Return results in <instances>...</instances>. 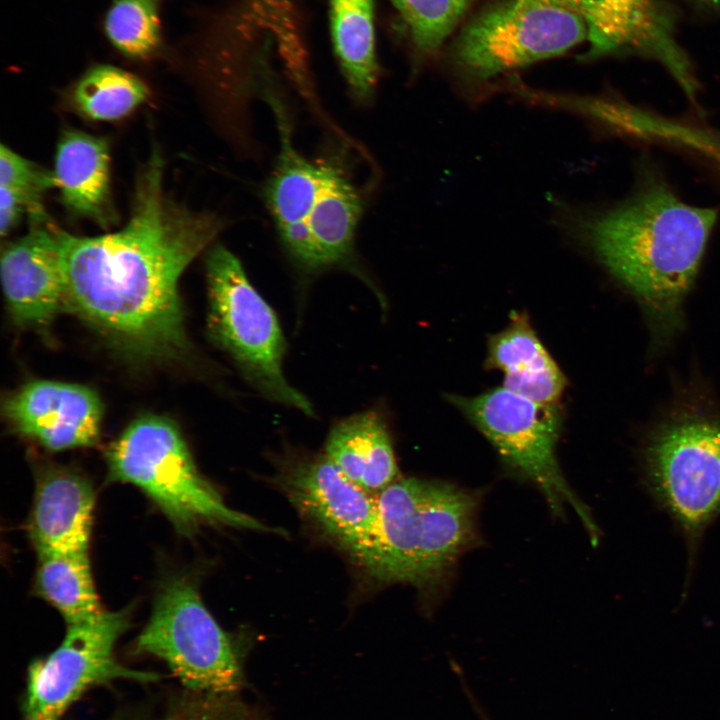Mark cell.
I'll return each instance as SVG.
<instances>
[{"label":"cell","instance_id":"obj_7","mask_svg":"<svg viewBox=\"0 0 720 720\" xmlns=\"http://www.w3.org/2000/svg\"><path fill=\"white\" fill-rule=\"evenodd\" d=\"M447 399L489 440L510 471L542 492L552 512L561 515L566 505L576 511L597 544L599 529L557 461L562 419L557 404H540L503 386L472 397L448 395Z\"/></svg>","mask_w":720,"mask_h":720},{"label":"cell","instance_id":"obj_4","mask_svg":"<svg viewBox=\"0 0 720 720\" xmlns=\"http://www.w3.org/2000/svg\"><path fill=\"white\" fill-rule=\"evenodd\" d=\"M478 499L447 482L395 480L376 494V556L369 572L386 582L439 589L475 543Z\"/></svg>","mask_w":720,"mask_h":720},{"label":"cell","instance_id":"obj_12","mask_svg":"<svg viewBox=\"0 0 720 720\" xmlns=\"http://www.w3.org/2000/svg\"><path fill=\"white\" fill-rule=\"evenodd\" d=\"M587 30L583 60L629 54L661 64L698 107L693 64L678 42L672 9L661 0H564Z\"/></svg>","mask_w":720,"mask_h":720},{"label":"cell","instance_id":"obj_1","mask_svg":"<svg viewBox=\"0 0 720 720\" xmlns=\"http://www.w3.org/2000/svg\"><path fill=\"white\" fill-rule=\"evenodd\" d=\"M163 170L153 151L137 176L122 229L95 237L61 231L66 311L128 354L147 359L185 353L178 283L225 226L219 216L170 198Z\"/></svg>","mask_w":720,"mask_h":720},{"label":"cell","instance_id":"obj_28","mask_svg":"<svg viewBox=\"0 0 720 720\" xmlns=\"http://www.w3.org/2000/svg\"><path fill=\"white\" fill-rule=\"evenodd\" d=\"M698 5L717 8L720 7V0H690Z\"/></svg>","mask_w":720,"mask_h":720},{"label":"cell","instance_id":"obj_23","mask_svg":"<svg viewBox=\"0 0 720 720\" xmlns=\"http://www.w3.org/2000/svg\"><path fill=\"white\" fill-rule=\"evenodd\" d=\"M104 28L123 54L133 58L151 55L160 42L158 0H114Z\"/></svg>","mask_w":720,"mask_h":720},{"label":"cell","instance_id":"obj_13","mask_svg":"<svg viewBox=\"0 0 720 720\" xmlns=\"http://www.w3.org/2000/svg\"><path fill=\"white\" fill-rule=\"evenodd\" d=\"M285 486L293 503L369 571L377 544L376 497L320 455L289 465Z\"/></svg>","mask_w":720,"mask_h":720},{"label":"cell","instance_id":"obj_8","mask_svg":"<svg viewBox=\"0 0 720 720\" xmlns=\"http://www.w3.org/2000/svg\"><path fill=\"white\" fill-rule=\"evenodd\" d=\"M587 39L573 11L542 0H501L461 30L451 62L461 81L480 86L535 62L564 54Z\"/></svg>","mask_w":720,"mask_h":720},{"label":"cell","instance_id":"obj_3","mask_svg":"<svg viewBox=\"0 0 720 720\" xmlns=\"http://www.w3.org/2000/svg\"><path fill=\"white\" fill-rule=\"evenodd\" d=\"M277 122L280 149L264 198L282 247L306 274L351 266L363 209L359 190L345 166L303 155L287 119Z\"/></svg>","mask_w":720,"mask_h":720},{"label":"cell","instance_id":"obj_16","mask_svg":"<svg viewBox=\"0 0 720 720\" xmlns=\"http://www.w3.org/2000/svg\"><path fill=\"white\" fill-rule=\"evenodd\" d=\"M94 506L93 488L84 477L59 467L43 471L29 521L37 554L89 553Z\"/></svg>","mask_w":720,"mask_h":720},{"label":"cell","instance_id":"obj_27","mask_svg":"<svg viewBox=\"0 0 720 720\" xmlns=\"http://www.w3.org/2000/svg\"><path fill=\"white\" fill-rule=\"evenodd\" d=\"M688 145L691 152L720 170V130L696 126L690 133Z\"/></svg>","mask_w":720,"mask_h":720},{"label":"cell","instance_id":"obj_26","mask_svg":"<svg viewBox=\"0 0 720 720\" xmlns=\"http://www.w3.org/2000/svg\"><path fill=\"white\" fill-rule=\"evenodd\" d=\"M231 696L185 690L160 720H247Z\"/></svg>","mask_w":720,"mask_h":720},{"label":"cell","instance_id":"obj_18","mask_svg":"<svg viewBox=\"0 0 720 720\" xmlns=\"http://www.w3.org/2000/svg\"><path fill=\"white\" fill-rule=\"evenodd\" d=\"M325 455L353 483L379 493L398 479V467L387 426L376 412L346 417L329 431Z\"/></svg>","mask_w":720,"mask_h":720},{"label":"cell","instance_id":"obj_10","mask_svg":"<svg viewBox=\"0 0 720 720\" xmlns=\"http://www.w3.org/2000/svg\"><path fill=\"white\" fill-rule=\"evenodd\" d=\"M643 458L649 492L685 539L690 576L703 534L720 515V421L689 416L667 424Z\"/></svg>","mask_w":720,"mask_h":720},{"label":"cell","instance_id":"obj_25","mask_svg":"<svg viewBox=\"0 0 720 720\" xmlns=\"http://www.w3.org/2000/svg\"><path fill=\"white\" fill-rule=\"evenodd\" d=\"M0 187L12 189L43 206L44 194L56 187V182L53 173L1 144Z\"/></svg>","mask_w":720,"mask_h":720},{"label":"cell","instance_id":"obj_5","mask_svg":"<svg viewBox=\"0 0 720 720\" xmlns=\"http://www.w3.org/2000/svg\"><path fill=\"white\" fill-rule=\"evenodd\" d=\"M106 455L110 478L141 489L183 534L203 523L265 529L225 504L198 471L178 427L166 417L136 419Z\"/></svg>","mask_w":720,"mask_h":720},{"label":"cell","instance_id":"obj_19","mask_svg":"<svg viewBox=\"0 0 720 720\" xmlns=\"http://www.w3.org/2000/svg\"><path fill=\"white\" fill-rule=\"evenodd\" d=\"M334 51L353 98L366 104L379 77L373 0H330Z\"/></svg>","mask_w":720,"mask_h":720},{"label":"cell","instance_id":"obj_15","mask_svg":"<svg viewBox=\"0 0 720 720\" xmlns=\"http://www.w3.org/2000/svg\"><path fill=\"white\" fill-rule=\"evenodd\" d=\"M5 415L13 429L51 451L95 445L103 404L89 387L35 380L9 396Z\"/></svg>","mask_w":720,"mask_h":720},{"label":"cell","instance_id":"obj_20","mask_svg":"<svg viewBox=\"0 0 720 720\" xmlns=\"http://www.w3.org/2000/svg\"><path fill=\"white\" fill-rule=\"evenodd\" d=\"M35 586L64 618L67 625L101 613L89 553L38 554Z\"/></svg>","mask_w":720,"mask_h":720},{"label":"cell","instance_id":"obj_29","mask_svg":"<svg viewBox=\"0 0 720 720\" xmlns=\"http://www.w3.org/2000/svg\"><path fill=\"white\" fill-rule=\"evenodd\" d=\"M542 1L564 7V0H542Z\"/></svg>","mask_w":720,"mask_h":720},{"label":"cell","instance_id":"obj_24","mask_svg":"<svg viewBox=\"0 0 720 720\" xmlns=\"http://www.w3.org/2000/svg\"><path fill=\"white\" fill-rule=\"evenodd\" d=\"M475 0H391L406 23L415 47L436 52Z\"/></svg>","mask_w":720,"mask_h":720},{"label":"cell","instance_id":"obj_22","mask_svg":"<svg viewBox=\"0 0 720 720\" xmlns=\"http://www.w3.org/2000/svg\"><path fill=\"white\" fill-rule=\"evenodd\" d=\"M556 365L526 313L513 312L509 324L488 340L486 367L502 371L504 381L527 378Z\"/></svg>","mask_w":720,"mask_h":720},{"label":"cell","instance_id":"obj_11","mask_svg":"<svg viewBox=\"0 0 720 720\" xmlns=\"http://www.w3.org/2000/svg\"><path fill=\"white\" fill-rule=\"evenodd\" d=\"M129 618L128 609L103 610L67 625L60 645L28 668L23 720H62L89 689L112 681H157L159 675L128 668L115 656L116 643L129 626Z\"/></svg>","mask_w":720,"mask_h":720},{"label":"cell","instance_id":"obj_6","mask_svg":"<svg viewBox=\"0 0 720 720\" xmlns=\"http://www.w3.org/2000/svg\"><path fill=\"white\" fill-rule=\"evenodd\" d=\"M208 330L247 382L267 399L314 416L308 398L283 372L286 341L278 318L250 282L240 260L223 245L206 257Z\"/></svg>","mask_w":720,"mask_h":720},{"label":"cell","instance_id":"obj_9","mask_svg":"<svg viewBox=\"0 0 720 720\" xmlns=\"http://www.w3.org/2000/svg\"><path fill=\"white\" fill-rule=\"evenodd\" d=\"M136 648L162 660L187 691L233 695L242 686L236 643L183 576L161 586Z\"/></svg>","mask_w":720,"mask_h":720},{"label":"cell","instance_id":"obj_14","mask_svg":"<svg viewBox=\"0 0 720 720\" xmlns=\"http://www.w3.org/2000/svg\"><path fill=\"white\" fill-rule=\"evenodd\" d=\"M61 229L49 220L31 222L23 237L1 254V281L14 322L45 328L65 309Z\"/></svg>","mask_w":720,"mask_h":720},{"label":"cell","instance_id":"obj_17","mask_svg":"<svg viewBox=\"0 0 720 720\" xmlns=\"http://www.w3.org/2000/svg\"><path fill=\"white\" fill-rule=\"evenodd\" d=\"M53 175L61 201L70 213L102 227L116 220L110 190L109 146L104 138L65 130L58 141Z\"/></svg>","mask_w":720,"mask_h":720},{"label":"cell","instance_id":"obj_21","mask_svg":"<svg viewBox=\"0 0 720 720\" xmlns=\"http://www.w3.org/2000/svg\"><path fill=\"white\" fill-rule=\"evenodd\" d=\"M148 97L136 76L109 65L89 69L72 92L76 110L95 121H114L129 115Z\"/></svg>","mask_w":720,"mask_h":720},{"label":"cell","instance_id":"obj_2","mask_svg":"<svg viewBox=\"0 0 720 720\" xmlns=\"http://www.w3.org/2000/svg\"><path fill=\"white\" fill-rule=\"evenodd\" d=\"M718 211L681 201L650 174L580 232L599 260L657 316L671 319L699 269Z\"/></svg>","mask_w":720,"mask_h":720}]
</instances>
